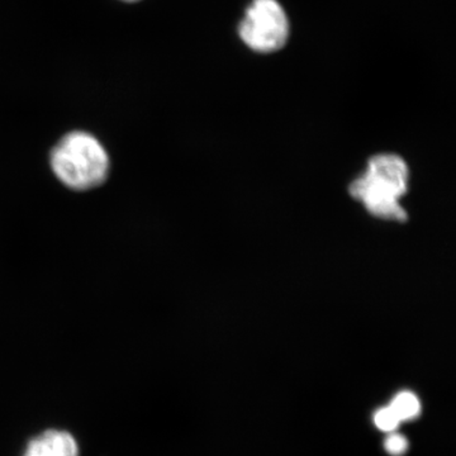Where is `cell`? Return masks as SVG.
<instances>
[{
  "mask_svg": "<svg viewBox=\"0 0 456 456\" xmlns=\"http://www.w3.org/2000/svg\"><path fill=\"white\" fill-rule=\"evenodd\" d=\"M408 167L397 155L382 154L369 160L368 169L350 185V194L371 215L383 220L404 222L407 213L399 198L407 191Z\"/></svg>",
  "mask_w": 456,
  "mask_h": 456,
  "instance_id": "obj_1",
  "label": "cell"
},
{
  "mask_svg": "<svg viewBox=\"0 0 456 456\" xmlns=\"http://www.w3.org/2000/svg\"><path fill=\"white\" fill-rule=\"evenodd\" d=\"M57 178L74 191L98 187L110 173L106 149L88 132H71L57 143L51 154Z\"/></svg>",
  "mask_w": 456,
  "mask_h": 456,
  "instance_id": "obj_2",
  "label": "cell"
},
{
  "mask_svg": "<svg viewBox=\"0 0 456 456\" xmlns=\"http://www.w3.org/2000/svg\"><path fill=\"white\" fill-rule=\"evenodd\" d=\"M240 37L256 53L281 50L289 37V20L278 0H254L239 27Z\"/></svg>",
  "mask_w": 456,
  "mask_h": 456,
  "instance_id": "obj_3",
  "label": "cell"
},
{
  "mask_svg": "<svg viewBox=\"0 0 456 456\" xmlns=\"http://www.w3.org/2000/svg\"><path fill=\"white\" fill-rule=\"evenodd\" d=\"M25 456H77V444L68 432L50 430L31 441Z\"/></svg>",
  "mask_w": 456,
  "mask_h": 456,
  "instance_id": "obj_4",
  "label": "cell"
},
{
  "mask_svg": "<svg viewBox=\"0 0 456 456\" xmlns=\"http://www.w3.org/2000/svg\"><path fill=\"white\" fill-rule=\"evenodd\" d=\"M389 407L395 411V415L402 421H410V419H416L421 412V403L419 399L412 392H401L393 398L392 403Z\"/></svg>",
  "mask_w": 456,
  "mask_h": 456,
  "instance_id": "obj_5",
  "label": "cell"
},
{
  "mask_svg": "<svg viewBox=\"0 0 456 456\" xmlns=\"http://www.w3.org/2000/svg\"><path fill=\"white\" fill-rule=\"evenodd\" d=\"M374 424L379 430L392 432L397 430L401 419L395 415L391 407H383L374 415Z\"/></svg>",
  "mask_w": 456,
  "mask_h": 456,
  "instance_id": "obj_6",
  "label": "cell"
},
{
  "mask_svg": "<svg viewBox=\"0 0 456 456\" xmlns=\"http://www.w3.org/2000/svg\"><path fill=\"white\" fill-rule=\"evenodd\" d=\"M384 448H386L388 454L401 456L407 452L408 441L406 437L402 436V435L392 434L389 435L388 439L384 443Z\"/></svg>",
  "mask_w": 456,
  "mask_h": 456,
  "instance_id": "obj_7",
  "label": "cell"
},
{
  "mask_svg": "<svg viewBox=\"0 0 456 456\" xmlns=\"http://www.w3.org/2000/svg\"><path fill=\"white\" fill-rule=\"evenodd\" d=\"M125 2H137V0H125Z\"/></svg>",
  "mask_w": 456,
  "mask_h": 456,
  "instance_id": "obj_8",
  "label": "cell"
}]
</instances>
